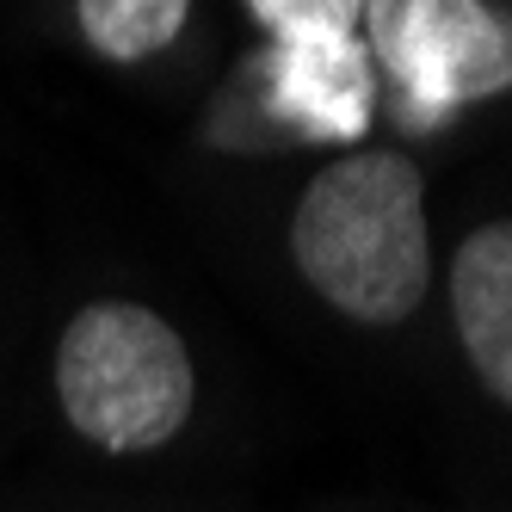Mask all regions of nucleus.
<instances>
[{
    "mask_svg": "<svg viewBox=\"0 0 512 512\" xmlns=\"http://www.w3.org/2000/svg\"><path fill=\"white\" fill-rule=\"evenodd\" d=\"M297 272L364 327L408 321L432 284L426 179L401 149H352L327 161L290 223Z\"/></svg>",
    "mask_w": 512,
    "mask_h": 512,
    "instance_id": "obj_1",
    "label": "nucleus"
},
{
    "mask_svg": "<svg viewBox=\"0 0 512 512\" xmlns=\"http://www.w3.org/2000/svg\"><path fill=\"white\" fill-rule=\"evenodd\" d=\"M192 352L142 303H87L56 340V401L99 451H161L192 420Z\"/></svg>",
    "mask_w": 512,
    "mask_h": 512,
    "instance_id": "obj_2",
    "label": "nucleus"
},
{
    "mask_svg": "<svg viewBox=\"0 0 512 512\" xmlns=\"http://www.w3.org/2000/svg\"><path fill=\"white\" fill-rule=\"evenodd\" d=\"M371 68L395 87V112L414 130L445 124L457 105L512 87V7L488 0H364Z\"/></svg>",
    "mask_w": 512,
    "mask_h": 512,
    "instance_id": "obj_3",
    "label": "nucleus"
},
{
    "mask_svg": "<svg viewBox=\"0 0 512 512\" xmlns=\"http://www.w3.org/2000/svg\"><path fill=\"white\" fill-rule=\"evenodd\" d=\"M272 112L303 136L358 142L371 124V50L358 31H309V38H272L266 56Z\"/></svg>",
    "mask_w": 512,
    "mask_h": 512,
    "instance_id": "obj_4",
    "label": "nucleus"
},
{
    "mask_svg": "<svg viewBox=\"0 0 512 512\" xmlns=\"http://www.w3.org/2000/svg\"><path fill=\"white\" fill-rule=\"evenodd\" d=\"M451 315L475 377L512 408V223H488L457 247Z\"/></svg>",
    "mask_w": 512,
    "mask_h": 512,
    "instance_id": "obj_5",
    "label": "nucleus"
},
{
    "mask_svg": "<svg viewBox=\"0 0 512 512\" xmlns=\"http://www.w3.org/2000/svg\"><path fill=\"white\" fill-rule=\"evenodd\" d=\"M75 13L105 62H142L179 38L192 0H75Z\"/></svg>",
    "mask_w": 512,
    "mask_h": 512,
    "instance_id": "obj_6",
    "label": "nucleus"
},
{
    "mask_svg": "<svg viewBox=\"0 0 512 512\" xmlns=\"http://www.w3.org/2000/svg\"><path fill=\"white\" fill-rule=\"evenodd\" d=\"M364 0H247L272 38H309V31H358Z\"/></svg>",
    "mask_w": 512,
    "mask_h": 512,
    "instance_id": "obj_7",
    "label": "nucleus"
}]
</instances>
